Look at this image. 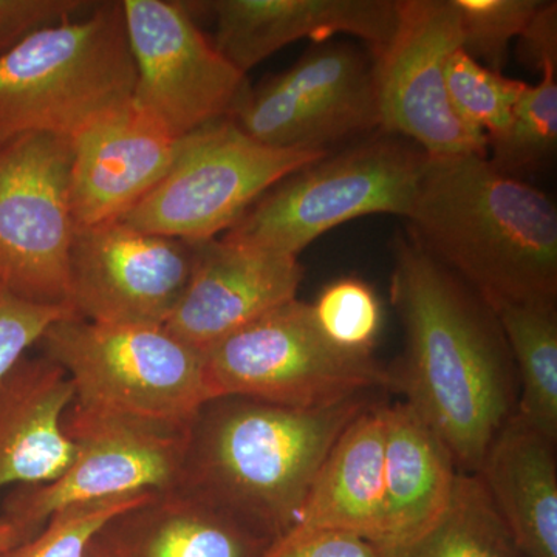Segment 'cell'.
Returning a JSON list of instances; mask_svg holds the SVG:
<instances>
[{"label":"cell","instance_id":"obj_1","mask_svg":"<svg viewBox=\"0 0 557 557\" xmlns=\"http://www.w3.org/2000/svg\"><path fill=\"white\" fill-rule=\"evenodd\" d=\"M391 296L405 329L394 391L448 448L458 471L478 474L518 405V379L496 311L412 234L395 240Z\"/></svg>","mask_w":557,"mask_h":557},{"label":"cell","instance_id":"obj_2","mask_svg":"<svg viewBox=\"0 0 557 557\" xmlns=\"http://www.w3.org/2000/svg\"><path fill=\"white\" fill-rule=\"evenodd\" d=\"M409 233L494 311L556 302L557 209L486 156L429 157Z\"/></svg>","mask_w":557,"mask_h":557},{"label":"cell","instance_id":"obj_3","mask_svg":"<svg viewBox=\"0 0 557 557\" xmlns=\"http://www.w3.org/2000/svg\"><path fill=\"white\" fill-rule=\"evenodd\" d=\"M373 403L372 394L313 408L208 399L186 431L177 487L273 541L295 525L330 449Z\"/></svg>","mask_w":557,"mask_h":557},{"label":"cell","instance_id":"obj_4","mask_svg":"<svg viewBox=\"0 0 557 557\" xmlns=\"http://www.w3.org/2000/svg\"><path fill=\"white\" fill-rule=\"evenodd\" d=\"M121 2L33 33L0 53V146L28 134L73 138L134 97Z\"/></svg>","mask_w":557,"mask_h":557},{"label":"cell","instance_id":"obj_5","mask_svg":"<svg viewBox=\"0 0 557 557\" xmlns=\"http://www.w3.org/2000/svg\"><path fill=\"white\" fill-rule=\"evenodd\" d=\"M38 346L67 373L72 408L163 431L185 432L211 399L203 351L164 327L53 322Z\"/></svg>","mask_w":557,"mask_h":557},{"label":"cell","instance_id":"obj_6","mask_svg":"<svg viewBox=\"0 0 557 557\" xmlns=\"http://www.w3.org/2000/svg\"><path fill=\"white\" fill-rule=\"evenodd\" d=\"M429 156L379 131L273 186L223 239L298 258L327 231L372 214L408 219Z\"/></svg>","mask_w":557,"mask_h":557},{"label":"cell","instance_id":"obj_7","mask_svg":"<svg viewBox=\"0 0 557 557\" xmlns=\"http://www.w3.org/2000/svg\"><path fill=\"white\" fill-rule=\"evenodd\" d=\"M209 394L313 408L380 388L394 391L391 368L373 355L333 346L311 304L293 299L203 351Z\"/></svg>","mask_w":557,"mask_h":557},{"label":"cell","instance_id":"obj_8","mask_svg":"<svg viewBox=\"0 0 557 557\" xmlns=\"http://www.w3.org/2000/svg\"><path fill=\"white\" fill-rule=\"evenodd\" d=\"M329 153L270 148L218 121L183 137L168 174L120 220L174 239H215L281 180Z\"/></svg>","mask_w":557,"mask_h":557},{"label":"cell","instance_id":"obj_9","mask_svg":"<svg viewBox=\"0 0 557 557\" xmlns=\"http://www.w3.org/2000/svg\"><path fill=\"white\" fill-rule=\"evenodd\" d=\"M72 138L58 135H22L0 146V288L40 306L72 309Z\"/></svg>","mask_w":557,"mask_h":557},{"label":"cell","instance_id":"obj_10","mask_svg":"<svg viewBox=\"0 0 557 557\" xmlns=\"http://www.w3.org/2000/svg\"><path fill=\"white\" fill-rule=\"evenodd\" d=\"M274 149L333 152L381 131L373 58L346 42L319 44L247 98L233 119Z\"/></svg>","mask_w":557,"mask_h":557},{"label":"cell","instance_id":"obj_11","mask_svg":"<svg viewBox=\"0 0 557 557\" xmlns=\"http://www.w3.org/2000/svg\"><path fill=\"white\" fill-rule=\"evenodd\" d=\"M135 64L132 102L175 137L231 120L247 98V75L209 42L188 7L123 0Z\"/></svg>","mask_w":557,"mask_h":557},{"label":"cell","instance_id":"obj_12","mask_svg":"<svg viewBox=\"0 0 557 557\" xmlns=\"http://www.w3.org/2000/svg\"><path fill=\"white\" fill-rule=\"evenodd\" d=\"M64 429L75 443L72 465L53 482L14 487L3 500L0 516L20 531L22 541L36 536L51 516L73 505L177 487L188 429L163 431L72 406Z\"/></svg>","mask_w":557,"mask_h":557},{"label":"cell","instance_id":"obj_13","mask_svg":"<svg viewBox=\"0 0 557 557\" xmlns=\"http://www.w3.org/2000/svg\"><path fill=\"white\" fill-rule=\"evenodd\" d=\"M461 49L454 0H403L394 35L372 54L381 131L416 143L429 157L478 153L487 138L454 112L446 64Z\"/></svg>","mask_w":557,"mask_h":557},{"label":"cell","instance_id":"obj_14","mask_svg":"<svg viewBox=\"0 0 557 557\" xmlns=\"http://www.w3.org/2000/svg\"><path fill=\"white\" fill-rule=\"evenodd\" d=\"M194 267L193 242L123 220L78 230L70 255V307L98 324L164 327Z\"/></svg>","mask_w":557,"mask_h":557},{"label":"cell","instance_id":"obj_15","mask_svg":"<svg viewBox=\"0 0 557 557\" xmlns=\"http://www.w3.org/2000/svg\"><path fill=\"white\" fill-rule=\"evenodd\" d=\"M193 244V273L164 329L197 350L296 299L304 267L295 256L226 239Z\"/></svg>","mask_w":557,"mask_h":557},{"label":"cell","instance_id":"obj_16","mask_svg":"<svg viewBox=\"0 0 557 557\" xmlns=\"http://www.w3.org/2000/svg\"><path fill=\"white\" fill-rule=\"evenodd\" d=\"M182 139L132 101L76 134L70 200L78 230L127 214L171 170Z\"/></svg>","mask_w":557,"mask_h":557},{"label":"cell","instance_id":"obj_17","mask_svg":"<svg viewBox=\"0 0 557 557\" xmlns=\"http://www.w3.org/2000/svg\"><path fill=\"white\" fill-rule=\"evenodd\" d=\"M207 5L218 24L212 44L244 75L300 39L321 44L350 35L376 54L398 21L395 0H215Z\"/></svg>","mask_w":557,"mask_h":557},{"label":"cell","instance_id":"obj_18","mask_svg":"<svg viewBox=\"0 0 557 557\" xmlns=\"http://www.w3.org/2000/svg\"><path fill=\"white\" fill-rule=\"evenodd\" d=\"M75 399L67 373L46 355H24L0 380V491L46 485L75 458L64 417Z\"/></svg>","mask_w":557,"mask_h":557},{"label":"cell","instance_id":"obj_19","mask_svg":"<svg viewBox=\"0 0 557 557\" xmlns=\"http://www.w3.org/2000/svg\"><path fill=\"white\" fill-rule=\"evenodd\" d=\"M97 542L110 557H260L271 539L174 487L110 519Z\"/></svg>","mask_w":557,"mask_h":557},{"label":"cell","instance_id":"obj_20","mask_svg":"<svg viewBox=\"0 0 557 557\" xmlns=\"http://www.w3.org/2000/svg\"><path fill=\"white\" fill-rule=\"evenodd\" d=\"M487 496L525 557H557L556 440L512 413L478 471Z\"/></svg>","mask_w":557,"mask_h":557},{"label":"cell","instance_id":"obj_21","mask_svg":"<svg viewBox=\"0 0 557 557\" xmlns=\"http://www.w3.org/2000/svg\"><path fill=\"white\" fill-rule=\"evenodd\" d=\"M384 406L370 405L336 440L295 525L347 531L383 545Z\"/></svg>","mask_w":557,"mask_h":557},{"label":"cell","instance_id":"obj_22","mask_svg":"<svg viewBox=\"0 0 557 557\" xmlns=\"http://www.w3.org/2000/svg\"><path fill=\"white\" fill-rule=\"evenodd\" d=\"M448 448L405 401L384 406V541L426 530L448 507L458 475Z\"/></svg>","mask_w":557,"mask_h":557},{"label":"cell","instance_id":"obj_23","mask_svg":"<svg viewBox=\"0 0 557 557\" xmlns=\"http://www.w3.org/2000/svg\"><path fill=\"white\" fill-rule=\"evenodd\" d=\"M496 314L518 379L515 413L557 442L556 302L511 304Z\"/></svg>","mask_w":557,"mask_h":557},{"label":"cell","instance_id":"obj_24","mask_svg":"<svg viewBox=\"0 0 557 557\" xmlns=\"http://www.w3.org/2000/svg\"><path fill=\"white\" fill-rule=\"evenodd\" d=\"M387 557H525L478 474L458 472L448 507L416 537L383 548Z\"/></svg>","mask_w":557,"mask_h":557},{"label":"cell","instance_id":"obj_25","mask_svg":"<svg viewBox=\"0 0 557 557\" xmlns=\"http://www.w3.org/2000/svg\"><path fill=\"white\" fill-rule=\"evenodd\" d=\"M557 149V67L545 65L537 86H528L508 129L487 141V160L511 177L541 170Z\"/></svg>","mask_w":557,"mask_h":557},{"label":"cell","instance_id":"obj_26","mask_svg":"<svg viewBox=\"0 0 557 557\" xmlns=\"http://www.w3.org/2000/svg\"><path fill=\"white\" fill-rule=\"evenodd\" d=\"M446 90L454 112L471 129L491 139L508 129L528 84L485 67L458 49L446 64Z\"/></svg>","mask_w":557,"mask_h":557},{"label":"cell","instance_id":"obj_27","mask_svg":"<svg viewBox=\"0 0 557 557\" xmlns=\"http://www.w3.org/2000/svg\"><path fill=\"white\" fill-rule=\"evenodd\" d=\"M319 330L333 346L370 355L379 338L383 309L368 282L341 277L330 282L311 304Z\"/></svg>","mask_w":557,"mask_h":557},{"label":"cell","instance_id":"obj_28","mask_svg":"<svg viewBox=\"0 0 557 557\" xmlns=\"http://www.w3.org/2000/svg\"><path fill=\"white\" fill-rule=\"evenodd\" d=\"M152 494H134L61 509L36 536L0 553V557H90L95 539L106 523Z\"/></svg>","mask_w":557,"mask_h":557},{"label":"cell","instance_id":"obj_29","mask_svg":"<svg viewBox=\"0 0 557 557\" xmlns=\"http://www.w3.org/2000/svg\"><path fill=\"white\" fill-rule=\"evenodd\" d=\"M460 20L461 50L502 72L509 44L519 39L542 0H454Z\"/></svg>","mask_w":557,"mask_h":557},{"label":"cell","instance_id":"obj_30","mask_svg":"<svg viewBox=\"0 0 557 557\" xmlns=\"http://www.w3.org/2000/svg\"><path fill=\"white\" fill-rule=\"evenodd\" d=\"M76 317L67 307L40 306L0 288V380L60 319Z\"/></svg>","mask_w":557,"mask_h":557},{"label":"cell","instance_id":"obj_31","mask_svg":"<svg viewBox=\"0 0 557 557\" xmlns=\"http://www.w3.org/2000/svg\"><path fill=\"white\" fill-rule=\"evenodd\" d=\"M260 557H387L375 542L332 528L295 525L273 539Z\"/></svg>","mask_w":557,"mask_h":557},{"label":"cell","instance_id":"obj_32","mask_svg":"<svg viewBox=\"0 0 557 557\" xmlns=\"http://www.w3.org/2000/svg\"><path fill=\"white\" fill-rule=\"evenodd\" d=\"M91 5L83 0H0V53L33 33L73 20Z\"/></svg>","mask_w":557,"mask_h":557},{"label":"cell","instance_id":"obj_33","mask_svg":"<svg viewBox=\"0 0 557 557\" xmlns=\"http://www.w3.org/2000/svg\"><path fill=\"white\" fill-rule=\"evenodd\" d=\"M519 58L530 67H557V3L542 0L525 30L519 36Z\"/></svg>","mask_w":557,"mask_h":557},{"label":"cell","instance_id":"obj_34","mask_svg":"<svg viewBox=\"0 0 557 557\" xmlns=\"http://www.w3.org/2000/svg\"><path fill=\"white\" fill-rule=\"evenodd\" d=\"M22 536L20 531L16 530L9 520L0 516V553L13 548L14 545L21 544Z\"/></svg>","mask_w":557,"mask_h":557},{"label":"cell","instance_id":"obj_35","mask_svg":"<svg viewBox=\"0 0 557 557\" xmlns=\"http://www.w3.org/2000/svg\"><path fill=\"white\" fill-rule=\"evenodd\" d=\"M90 557H110L108 553L102 549L101 545L98 544L97 539H95L94 548H91Z\"/></svg>","mask_w":557,"mask_h":557}]
</instances>
